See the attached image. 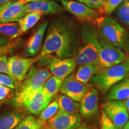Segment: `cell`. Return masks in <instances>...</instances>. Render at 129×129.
<instances>
[{
	"label": "cell",
	"mask_w": 129,
	"mask_h": 129,
	"mask_svg": "<svg viewBox=\"0 0 129 129\" xmlns=\"http://www.w3.org/2000/svg\"><path fill=\"white\" fill-rule=\"evenodd\" d=\"M40 59L50 62L56 58L64 59L76 55L80 46V31L76 22L67 16H59L49 23Z\"/></svg>",
	"instance_id": "1"
},
{
	"label": "cell",
	"mask_w": 129,
	"mask_h": 129,
	"mask_svg": "<svg viewBox=\"0 0 129 129\" xmlns=\"http://www.w3.org/2000/svg\"><path fill=\"white\" fill-rule=\"evenodd\" d=\"M80 44L75 57L77 65L99 64L101 44L95 26L89 22L84 25L80 29Z\"/></svg>",
	"instance_id": "2"
},
{
	"label": "cell",
	"mask_w": 129,
	"mask_h": 129,
	"mask_svg": "<svg viewBox=\"0 0 129 129\" xmlns=\"http://www.w3.org/2000/svg\"><path fill=\"white\" fill-rule=\"evenodd\" d=\"M100 39L122 50L129 48V34L108 16H99L93 22Z\"/></svg>",
	"instance_id": "3"
},
{
	"label": "cell",
	"mask_w": 129,
	"mask_h": 129,
	"mask_svg": "<svg viewBox=\"0 0 129 129\" xmlns=\"http://www.w3.org/2000/svg\"><path fill=\"white\" fill-rule=\"evenodd\" d=\"M129 77V57L120 63L102 68L95 74L91 81L103 93H107L114 85Z\"/></svg>",
	"instance_id": "4"
},
{
	"label": "cell",
	"mask_w": 129,
	"mask_h": 129,
	"mask_svg": "<svg viewBox=\"0 0 129 129\" xmlns=\"http://www.w3.org/2000/svg\"><path fill=\"white\" fill-rule=\"evenodd\" d=\"M51 75V72L48 69L32 67L17 90L15 102L18 105L23 104L29 96L43 87L46 81Z\"/></svg>",
	"instance_id": "5"
},
{
	"label": "cell",
	"mask_w": 129,
	"mask_h": 129,
	"mask_svg": "<svg viewBox=\"0 0 129 129\" xmlns=\"http://www.w3.org/2000/svg\"><path fill=\"white\" fill-rule=\"evenodd\" d=\"M102 111L119 129L123 128L124 125L128 121V112L122 101H108L103 105Z\"/></svg>",
	"instance_id": "6"
},
{
	"label": "cell",
	"mask_w": 129,
	"mask_h": 129,
	"mask_svg": "<svg viewBox=\"0 0 129 129\" xmlns=\"http://www.w3.org/2000/svg\"><path fill=\"white\" fill-rule=\"evenodd\" d=\"M101 47L99 55V64L102 68L111 67L120 63L126 59L124 51L100 39Z\"/></svg>",
	"instance_id": "7"
},
{
	"label": "cell",
	"mask_w": 129,
	"mask_h": 129,
	"mask_svg": "<svg viewBox=\"0 0 129 129\" xmlns=\"http://www.w3.org/2000/svg\"><path fill=\"white\" fill-rule=\"evenodd\" d=\"M60 1L65 10L84 22H93L100 16L99 12L83 3L74 0H60Z\"/></svg>",
	"instance_id": "8"
},
{
	"label": "cell",
	"mask_w": 129,
	"mask_h": 129,
	"mask_svg": "<svg viewBox=\"0 0 129 129\" xmlns=\"http://www.w3.org/2000/svg\"><path fill=\"white\" fill-rule=\"evenodd\" d=\"M40 59L39 56L22 57L13 56L8 59L9 67L12 77L16 81H23L33 64Z\"/></svg>",
	"instance_id": "9"
},
{
	"label": "cell",
	"mask_w": 129,
	"mask_h": 129,
	"mask_svg": "<svg viewBox=\"0 0 129 129\" xmlns=\"http://www.w3.org/2000/svg\"><path fill=\"white\" fill-rule=\"evenodd\" d=\"M88 90L89 88L87 84H84L77 81L73 73L64 79L60 89L61 93L75 102L81 101Z\"/></svg>",
	"instance_id": "10"
},
{
	"label": "cell",
	"mask_w": 129,
	"mask_h": 129,
	"mask_svg": "<svg viewBox=\"0 0 129 129\" xmlns=\"http://www.w3.org/2000/svg\"><path fill=\"white\" fill-rule=\"evenodd\" d=\"M80 124L81 117L79 114L72 115L59 111L47 121L46 129H77Z\"/></svg>",
	"instance_id": "11"
},
{
	"label": "cell",
	"mask_w": 129,
	"mask_h": 129,
	"mask_svg": "<svg viewBox=\"0 0 129 129\" xmlns=\"http://www.w3.org/2000/svg\"><path fill=\"white\" fill-rule=\"evenodd\" d=\"M25 5L18 1L0 5V23L18 22L27 13Z\"/></svg>",
	"instance_id": "12"
},
{
	"label": "cell",
	"mask_w": 129,
	"mask_h": 129,
	"mask_svg": "<svg viewBox=\"0 0 129 129\" xmlns=\"http://www.w3.org/2000/svg\"><path fill=\"white\" fill-rule=\"evenodd\" d=\"M76 65L75 58L74 57L64 59L56 58L49 63L48 68L53 76L63 81L73 72Z\"/></svg>",
	"instance_id": "13"
},
{
	"label": "cell",
	"mask_w": 129,
	"mask_h": 129,
	"mask_svg": "<svg viewBox=\"0 0 129 129\" xmlns=\"http://www.w3.org/2000/svg\"><path fill=\"white\" fill-rule=\"evenodd\" d=\"M48 23V20L43 22L30 37L23 51V55L25 57H34L38 53L44 35L47 29Z\"/></svg>",
	"instance_id": "14"
},
{
	"label": "cell",
	"mask_w": 129,
	"mask_h": 129,
	"mask_svg": "<svg viewBox=\"0 0 129 129\" xmlns=\"http://www.w3.org/2000/svg\"><path fill=\"white\" fill-rule=\"evenodd\" d=\"M51 98L47 96L43 88L29 96L23 103L26 109L31 114L39 115L50 102Z\"/></svg>",
	"instance_id": "15"
},
{
	"label": "cell",
	"mask_w": 129,
	"mask_h": 129,
	"mask_svg": "<svg viewBox=\"0 0 129 129\" xmlns=\"http://www.w3.org/2000/svg\"><path fill=\"white\" fill-rule=\"evenodd\" d=\"M99 108V93L95 88L90 89L80 101V112L85 118L96 114Z\"/></svg>",
	"instance_id": "16"
},
{
	"label": "cell",
	"mask_w": 129,
	"mask_h": 129,
	"mask_svg": "<svg viewBox=\"0 0 129 129\" xmlns=\"http://www.w3.org/2000/svg\"><path fill=\"white\" fill-rule=\"evenodd\" d=\"M25 6L26 13L37 11V12H40L43 15H50V14L59 13L65 10L62 6L49 0L34 1V2L27 3Z\"/></svg>",
	"instance_id": "17"
},
{
	"label": "cell",
	"mask_w": 129,
	"mask_h": 129,
	"mask_svg": "<svg viewBox=\"0 0 129 129\" xmlns=\"http://www.w3.org/2000/svg\"><path fill=\"white\" fill-rule=\"evenodd\" d=\"M129 98V77L114 85L106 94V99L125 101Z\"/></svg>",
	"instance_id": "18"
},
{
	"label": "cell",
	"mask_w": 129,
	"mask_h": 129,
	"mask_svg": "<svg viewBox=\"0 0 129 129\" xmlns=\"http://www.w3.org/2000/svg\"><path fill=\"white\" fill-rule=\"evenodd\" d=\"M102 68L99 64L94 63L85 64L80 66L75 74V78L80 83L87 84L95 74L99 72Z\"/></svg>",
	"instance_id": "19"
},
{
	"label": "cell",
	"mask_w": 129,
	"mask_h": 129,
	"mask_svg": "<svg viewBox=\"0 0 129 129\" xmlns=\"http://www.w3.org/2000/svg\"><path fill=\"white\" fill-rule=\"evenodd\" d=\"M24 114L19 111H9L0 116V129H14L23 120Z\"/></svg>",
	"instance_id": "20"
},
{
	"label": "cell",
	"mask_w": 129,
	"mask_h": 129,
	"mask_svg": "<svg viewBox=\"0 0 129 129\" xmlns=\"http://www.w3.org/2000/svg\"><path fill=\"white\" fill-rule=\"evenodd\" d=\"M42 15L43 14L37 11L27 13L22 19L18 21L20 27L18 37L34 26L41 19Z\"/></svg>",
	"instance_id": "21"
},
{
	"label": "cell",
	"mask_w": 129,
	"mask_h": 129,
	"mask_svg": "<svg viewBox=\"0 0 129 129\" xmlns=\"http://www.w3.org/2000/svg\"><path fill=\"white\" fill-rule=\"evenodd\" d=\"M57 102L59 104V111L72 115L78 114L80 105L68 96L61 95L58 97Z\"/></svg>",
	"instance_id": "22"
},
{
	"label": "cell",
	"mask_w": 129,
	"mask_h": 129,
	"mask_svg": "<svg viewBox=\"0 0 129 129\" xmlns=\"http://www.w3.org/2000/svg\"><path fill=\"white\" fill-rule=\"evenodd\" d=\"M63 81L54 76L50 77L46 81L43 89L47 96L52 98L60 90Z\"/></svg>",
	"instance_id": "23"
},
{
	"label": "cell",
	"mask_w": 129,
	"mask_h": 129,
	"mask_svg": "<svg viewBox=\"0 0 129 129\" xmlns=\"http://www.w3.org/2000/svg\"><path fill=\"white\" fill-rule=\"evenodd\" d=\"M19 29L18 22L0 23V35L9 37L12 40L18 37Z\"/></svg>",
	"instance_id": "24"
},
{
	"label": "cell",
	"mask_w": 129,
	"mask_h": 129,
	"mask_svg": "<svg viewBox=\"0 0 129 129\" xmlns=\"http://www.w3.org/2000/svg\"><path fill=\"white\" fill-rule=\"evenodd\" d=\"M43 124L40 120L30 115L23 118L14 129H41Z\"/></svg>",
	"instance_id": "25"
},
{
	"label": "cell",
	"mask_w": 129,
	"mask_h": 129,
	"mask_svg": "<svg viewBox=\"0 0 129 129\" xmlns=\"http://www.w3.org/2000/svg\"><path fill=\"white\" fill-rule=\"evenodd\" d=\"M59 111V104L57 101H54L48 104V105L40 113L38 120L43 123L47 121L54 117Z\"/></svg>",
	"instance_id": "26"
},
{
	"label": "cell",
	"mask_w": 129,
	"mask_h": 129,
	"mask_svg": "<svg viewBox=\"0 0 129 129\" xmlns=\"http://www.w3.org/2000/svg\"><path fill=\"white\" fill-rule=\"evenodd\" d=\"M118 19L129 28V0H124L117 9Z\"/></svg>",
	"instance_id": "27"
},
{
	"label": "cell",
	"mask_w": 129,
	"mask_h": 129,
	"mask_svg": "<svg viewBox=\"0 0 129 129\" xmlns=\"http://www.w3.org/2000/svg\"><path fill=\"white\" fill-rule=\"evenodd\" d=\"M124 1V0H108L99 13L105 16L110 15Z\"/></svg>",
	"instance_id": "28"
},
{
	"label": "cell",
	"mask_w": 129,
	"mask_h": 129,
	"mask_svg": "<svg viewBox=\"0 0 129 129\" xmlns=\"http://www.w3.org/2000/svg\"><path fill=\"white\" fill-rule=\"evenodd\" d=\"M85 4L88 7L101 10L108 0H74Z\"/></svg>",
	"instance_id": "29"
},
{
	"label": "cell",
	"mask_w": 129,
	"mask_h": 129,
	"mask_svg": "<svg viewBox=\"0 0 129 129\" xmlns=\"http://www.w3.org/2000/svg\"><path fill=\"white\" fill-rule=\"evenodd\" d=\"M15 83H17V81L12 77L7 74L0 73V84L5 85L11 89H14L16 88Z\"/></svg>",
	"instance_id": "30"
},
{
	"label": "cell",
	"mask_w": 129,
	"mask_h": 129,
	"mask_svg": "<svg viewBox=\"0 0 129 129\" xmlns=\"http://www.w3.org/2000/svg\"><path fill=\"white\" fill-rule=\"evenodd\" d=\"M0 73L7 74V75L12 77V75L9 69L8 58L6 54L0 55Z\"/></svg>",
	"instance_id": "31"
},
{
	"label": "cell",
	"mask_w": 129,
	"mask_h": 129,
	"mask_svg": "<svg viewBox=\"0 0 129 129\" xmlns=\"http://www.w3.org/2000/svg\"><path fill=\"white\" fill-rule=\"evenodd\" d=\"M101 128L102 129H119L111 121L103 111L102 112Z\"/></svg>",
	"instance_id": "32"
},
{
	"label": "cell",
	"mask_w": 129,
	"mask_h": 129,
	"mask_svg": "<svg viewBox=\"0 0 129 129\" xmlns=\"http://www.w3.org/2000/svg\"><path fill=\"white\" fill-rule=\"evenodd\" d=\"M19 44V41L18 40H16V41L11 42L10 43H9V44L7 45L6 46L0 48V55L6 54H7V53H9L10 51H12L13 49H14V48L18 46Z\"/></svg>",
	"instance_id": "33"
},
{
	"label": "cell",
	"mask_w": 129,
	"mask_h": 129,
	"mask_svg": "<svg viewBox=\"0 0 129 129\" xmlns=\"http://www.w3.org/2000/svg\"><path fill=\"white\" fill-rule=\"evenodd\" d=\"M11 88L5 85L0 84V101L4 99L7 96L9 93L10 92Z\"/></svg>",
	"instance_id": "34"
},
{
	"label": "cell",
	"mask_w": 129,
	"mask_h": 129,
	"mask_svg": "<svg viewBox=\"0 0 129 129\" xmlns=\"http://www.w3.org/2000/svg\"><path fill=\"white\" fill-rule=\"evenodd\" d=\"M11 41L12 40L9 37L0 35V48L6 46L11 43Z\"/></svg>",
	"instance_id": "35"
},
{
	"label": "cell",
	"mask_w": 129,
	"mask_h": 129,
	"mask_svg": "<svg viewBox=\"0 0 129 129\" xmlns=\"http://www.w3.org/2000/svg\"><path fill=\"white\" fill-rule=\"evenodd\" d=\"M16 1H18L20 3L23 4H26L27 3L34 2V1H46V0H16Z\"/></svg>",
	"instance_id": "36"
},
{
	"label": "cell",
	"mask_w": 129,
	"mask_h": 129,
	"mask_svg": "<svg viewBox=\"0 0 129 129\" xmlns=\"http://www.w3.org/2000/svg\"><path fill=\"white\" fill-rule=\"evenodd\" d=\"M124 105L129 114V98H127L126 100H125V101H124Z\"/></svg>",
	"instance_id": "37"
},
{
	"label": "cell",
	"mask_w": 129,
	"mask_h": 129,
	"mask_svg": "<svg viewBox=\"0 0 129 129\" xmlns=\"http://www.w3.org/2000/svg\"><path fill=\"white\" fill-rule=\"evenodd\" d=\"M11 1V0H0V5H3Z\"/></svg>",
	"instance_id": "38"
},
{
	"label": "cell",
	"mask_w": 129,
	"mask_h": 129,
	"mask_svg": "<svg viewBox=\"0 0 129 129\" xmlns=\"http://www.w3.org/2000/svg\"><path fill=\"white\" fill-rule=\"evenodd\" d=\"M122 129H129V121H128L127 123L124 125Z\"/></svg>",
	"instance_id": "39"
},
{
	"label": "cell",
	"mask_w": 129,
	"mask_h": 129,
	"mask_svg": "<svg viewBox=\"0 0 129 129\" xmlns=\"http://www.w3.org/2000/svg\"><path fill=\"white\" fill-rule=\"evenodd\" d=\"M77 129H91V128H90V127H87V126H84V125H83V126L79 127L78 128H77Z\"/></svg>",
	"instance_id": "40"
},
{
	"label": "cell",
	"mask_w": 129,
	"mask_h": 129,
	"mask_svg": "<svg viewBox=\"0 0 129 129\" xmlns=\"http://www.w3.org/2000/svg\"><path fill=\"white\" fill-rule=\"evenodd\" d=\"M0 105H1V104H0Z\"/></svg>",
	"instance_id": "41"
}]
</instances>
